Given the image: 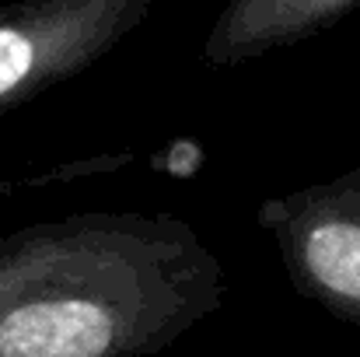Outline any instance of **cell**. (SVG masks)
Returning a JSON list of instances; mask_svg holds the SVG:
<instances>
[{
  "label": "cell",
  "instance_id": "7a4b0ae2",
  "mask_svg": "<svg viewBox=\"0 0 360 357\" xmlns=\"http://www.w3.org/2000/svg\"><path fill=\"white\" fill-rule=\"evenodd\" d=\"M158 0L0 4V116L81 77L129 39Z\"/></svg>",
  "mask_w": 360,
  "mask_h": 357
},
{
  "label": "cell",
  "instance_id": "3957f363",
  "mask_svg": "<svg viewBox=\"0 0 360 357\" xmlns=\"http://www.w3.org/2000/svg\"><path fill=\"white\" fill-rule=\"evenodd\" d=\"M255 225L273 238L290 287L360 330V161L336 179L262 200Z\"/></svg>",
  "mask_w": 360,
  "mask_h": 357
},
{
  "label": "cell",
  "instance_id": "277c9868",
  "mask_svg": "<svg viewBox=\"0 0 360 357\" xmlns=\"http://www.w3.org/2000/svg\"><path fill=\"white\" fill-rule=\"evenodd\" d=\"M360 0H224L200 46V63L241 67L333 32Z\"/></svg>",
  "mask_w": 360,
  "mask_h": 357
},
{
  "label": "cell",
  "instance_id": "5b68a950",
  "mask_svg": "<svg viewBox=\"0 0 360 357\" xmlns=\"http://www.w3.org/2000/svg\"><path fill=\"white\" fill-rule=\"evenodd\" d=\"M7 189H14V182H0V193H7Z\"/></svg>",
  "mask_w": 360,
  "mask_h": 357
},
{
  "label": "cell",
  "instance_id": "6da1fadb",
  "mask_svg": "<svg viewBox=\"0 0 360 357\" xmlns=\"http://www.w3.org/2000/svg\"><path fill=\"white\" fill-rule=\"evenodd\" d=\"M228 277L168 211H84L0 235V357H154L221 312Z\"/></svg>",
  "mask_w": 360,
  "mask_h": 357
}]
</instances>
